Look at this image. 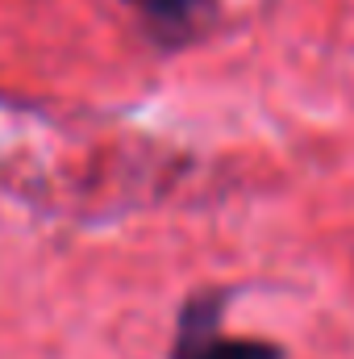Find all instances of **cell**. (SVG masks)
<instances>
[{
    "label": "cell",
    "instance_id": "6da1fadb",
    "mask_svg": "<svg viewBox=\"0 0 354 359\" xmlns=\"http://www.w3.org/2000/svg\"><path fill=\"white\" fill-rule=\"evenodd\" d=\"M229 288H200L179 305L176 339L167 359H283L279 343L267 339H238L225 330Z\"/></svg>",
    "mask_w": 354,
    "mask_h": 359
},
{
    "label": "cell",
    "instance_id": "7a4b0ae2",
    "mask_svg": "<svg viewBox=\"0 0 354 359\" xmlns=\"http://www.w3.org/2000/svg\"><path fill=\"white\" fill-rule=\"evenodd\" d=\"M121 4H129L163 46H183L196 34H204L217 8V0H121Z\"/></svg>",
    "mask_w": 354,
    "mask_h": 359
}]
</instances>
